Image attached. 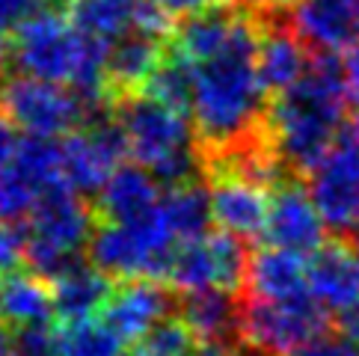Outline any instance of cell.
<instances>
[{"label":"cell","instance_id":"30bf717a","mask_svg":"<svg viewBox=\"0 0 359 356\" xmlns=\"http://www.w3.org/2000/svg\"><path fill=\"white\" fill-rule=\"evenodd\" d=\"M128 146L116 116H95L83 128L60 139V175L62 187L74 193H98L107 178L122 167Z\"/></svg>","mask_w":359,"mask_h":356},{"label":"cell","instance_id":"8fae6325","mask_svg":"<svg viewBox=\"0 0 359 356\" xmlns=\"http://www.w3.org/2000/svg\"><path fill=\"white\" fill-rule=\"evenodd\" d=\"M211 163L214 172L208 182V199H211L214 226L241 240L264 235L273 187L232 160H211Z\"/></svg>","mask_w":359,"mask_h":356},{"label":"cell","instance_id":"2e32d148","mask_svg":"<svg viewBox=\"0 0 359 356\" xmlns=\"http://www.w3.org/2000/svg\"><path fill=\"white\" fill-rule=\"evenodd\" d=\"M288 24L315 54H339L359 45V0H297Z\"/></svg>","mask_w":359,"mask_h":356},{"label":"cell","instance_id":"5b68a950","mask_svg":"<svg viewBox=\"0 0 359 356\" xmlns=\"http://www.w3.org/2000/svg\"><path fill=\"white\" fill-rule=\"evenodd\" d=\"M184 240L161 205L140 220L101 223L89 244V259L107 276L119 279H163L175 249Z\"/></svg>","mask_w":359,"mask_h":356},{"label":"cell","instance_id":"f35d334b","mask_svg":"<svg viewBox=\"0 0 359 356\" xmlns=\"http://www.w3.org/2000/svg\"><path fill=\"white\" fill-rule=\"evenodd\" d=\"M348 134L356 139V143H359V116H353V122L348 125Z\"/></svg>","mask_w":359,"mask_h":356},{"label":"cell","instance_id":"ffe728a7","mask_svg":"<svg viewBox=\"0 0 359 356\" xmlns=\"http://www.w3.org/2000/svg\"><path fill=\"white\" fill-rule=\"evenodd\" d=\"M312 48L306 45L297 30L279 18H262L259 36V71L271 95H279L297 83L312 66Z\"/></svg>","mask_w":359,"mask_h":356},{"label":"cell","instance_id":"ba28073f","mask_svg":"<svg viewBox=\"0 0 359 356\" xmlns=\"http://www.w3.org/2000/svg\"><path fill=\"white\" fill-rule=\"evenodd\" d=\"M327 309L309 294L297 300H247L238 336L255 356H294L327 329Z\"/></svg>","mask_w":359,"mask_h":356},{"label":"cell","instance_id":"44dd1931","mask_svg":"<svg viewBox=\"0 0 359 356\" xmlns=\"http://www.w3.org/2000/svg\"><path fill=\"white\" fill-rule=\"evenodd\" d=\"M247 285L252 300H297L309 297V261L300 252L271 247L252 252L247 264Z\"/></svg>","mask_w":359,"mask_h":356},{"label":"cell","instance_id":"83f0119b","mask_svg":"<svg viewBox=\"0 0 359 356\" xmlns=\"http://www.w3.org/2000/svg\"><path fill=\"white\" fill-rule=\"evenodd\" d=\"M21 261H27V238L18 223L0 220V276L18 273Z\"/></svg>","mask_w":359,"mask_h":356},{"label":"cell","instance_id":"d6a6232c","mask_svg":"<svg viewBox=\"0 0 359 356\" xmlns=\"http://www.w3.org/2000/svg\"><path fill=\"white\" fill-rule=\"evenodd\" d=\"M21 139H24V134L4 116V113H0V172L15 160L18 149H21Z\"/></svg>","mask_w":359,"mask_h":356},{"label":"cell","instance_id":"4316f807","mask_svg":"<svg viewBox=\"0 0 359 356\" xmlns=\"http://www.w3.org/2000/svg\"><path fill=\"white\" fill-rule=\"evenodd\" d=\"M199 341L182 321H163L146 341L137 345V356H194Z\"/></svg>","mask_w":359,"mask_h":356},{"label":"cell","instance_id":"d590c367","mask_svg":"<svg viewBox=\"0 0 359 356\" xmlns=\"http://www.w3.org/2000/svg\"><path fill=\"white\" fill-rule=\"evenodd\" d=\"M341 336H348L359 348V306H353L351 312L341 315Z\"/></svg>","mask_w":359,"mask_h":356},{"label":"cell","instance_id":"8992f818","mask_svg":"<svg viewBox=\"0 0 359 356\" xmlns=\"http://www.w3.org/2000/svg\"><path fill=\"white\" fill-rule=\"evenodd\" d=\"M101 104L74 86L42 81L33 74H9L0 81V113L24 137L62 139L101 116Z\"/></svg>","mask_w":359,"mask_h":356},{"label":"cell","instance_id":"4dcf8cb0","mask_svg":"<svg viewBox=\"0 0 359 356\" xmlns=\"http://www.w3.org/2000/svg\"><path fill=\"white\" fill-rule=\"evenodd\" d=\"M294 356H359V348L348 336H320L312 345H306L303 350H297Z\"/></svg>","mask_w":359,"mask_h":356},{"label":"cell","instance_id":"9c48e42d","mask_svg":"<svg viewBox=\"0 0 359 356\" xmlns=\"http://www.w3.org/2000/svg\"><path fill=\"white\" fill-rule=\"evenodd\" d=\"M247 249L243 240L214 228L184 240L166 267V282L182 294L194 291H235L247 279Z\"/></svg>","mask_w":359,"mask_h":356},{"label":"cell","instance_id":"9a60e30c","mask_svg":"<svg viewBox=\"0 0 359 356\" xmlns=\"http://www.w3.org/2000/svg\"><path fill=\"white\" fill-rule=\"evenodd\" d=\"M324 232H327V223L320 217L309 187L282 178L271 193L264 240L271 247L312 256L315 249L324 247Z\"/></svg>","mask_w":359,"mask_h":356},{"label":"cell","instance_id":"484cf974","mask_svg":"<svg viewBox=\"0 0 359 356\" xmlns=\"http://www.w3.org/2000/svg\"><path fill=\"white\" fill-rule=\"evenodd\" d=\"M57 341H60V356H122V345H125L107 327L104 317L101 321L86 317V321L62 324Z\"/></svg>","mask_w":359,"mask_h":356},{"label":"cell","instance_id":"8d00e7d4","mask_svg":"<svg viewBox=\"0 0 359 356\" xmlns=\"http://www.w3.org/2000/svg\"><path fill=\"white\" fill-rule=\"evenodd\" d=\"M0 356H15V338L0 327Z\"/></svg>","mask_w":359,"mask_h":356},{"label":"cell","instance_id":"d4e9b609","mask_svg":"<svg viewBox=\"0 0 359 356\" xmlns=\"http://www.w3.org/2000/svg\"><path fill=\"white\" fill-rule=\"evenodd\" d=\"M178 321L196 341H229L241 329V309L232 291H194L184 294Z\"/></svg>","mask_w":359,"mask_h":356},{"label":"cell","instance_id":"1f68e13d","mask_svg":"<svg viewBox=\"0 0 359 356\" xmlns=\"http://www.w3.org/2000/svg\"><path fill=\"white\" fill-rule=\"evenodd\" d=\"M161 12L170 21H184L190 15H199V12H208V9H217L223 6V0H151Z\"/></svg>","mask_w":359,"mask_h":356},{"label":"cell","instance_id":"74e56055","mask_svg":"<svg viewBox=\"0 0 359 356\" xmlns=\"http://www.w3.org/2000/svg\"><path fill=\"white\" fill-rule=\"evenodd\" d=\"M6 62H12V48L6 42V36H0V71L6 69Z\"/></svg>","mask_w":359,"mask_h":356},{"label":"cell","instance_id":"ab89813d","mask_svg":"<svg viewBox=\"0 0 359 356\" xmlns=\"http://www.w3.org/2000/svg\"><path fill=\"white\" fill-rule=\"evenodd\" d=\"M353 249H356V256H359V228L353 232Z\"/></svg>","mask_w":359,"mask_h":356},{"label":"cell","instance_id":"3957f363","mask_svg":"<svg viewBox=\"0 0 359 356\" xmlns=\"http://www.w3.org/2000/svg\"><path fill=\"white\" fill-rule=\"evenodd\" d=\"M9 48L18 74L74 86L101 107L113 101L107 93V45L81 33L66 9H39L9 39Z\"/></svg>","mask_w":359,"mask_h":356},{"label":"cell","instance_id":"277c9868","mask_svg":"<svg viewBox=\"0 0 359 356\" xmlns=\"http://www.w3.org/2000/svg\"><path fill=\"white\" fill-rule=\"evenodd\" d=\"M116 122L134 163L166 187L194 182L202 143L187 110L151 93H134L116 101Z\"/></svg>","mask_w":359,"mask_h":356},{"label":"cell","instance_id":"52a82bcc","mask_svg":"<svg viewBox=\"0 0 359 356\" xmlns=\"http://www.w3.org/2000/svg\"><path fill=\"white\" fill-rule=\"evenodd\" d=\"M21 228L27 238V264L33 273L54 279L78 261L83 249H89L95 235V214L81 193L57 187L33 208Z\"/></svg>","mask_w":359,"mask_h":356},{"label":"cell","instance_id":"e0dca14e","mask_svg":"<svg viewBox=\"0 0 359 356\" xmlns=\"http://www.w3.org/2000/svg\"><path fill=\"white\" fill-rule=\"evenodd\" d=\"M170 297L155 279H125L113 288L104 306V321L125 345H140L155 329L170 321Z\"/></svg>","mask_w":359,"mask_h":356},{"label":"cell","instance_id":"6da1fadb","mask_svg":"<svg viewBox=\"0 0 359 356\" xmlns=\"http://www.w3.org/2000/svg\"><path fill=\"white\" fill-rule=\"evenodd\" d=\"M262 18L247 12L217 54L184 62L190 71L187 116L211 158L232 155L264 137L271 93L259 71Z\"/></svg>","mask_w":359,"mask_h":356},{"label":"cell","instance_id":"e575fe53","mask_svg":"<svg viewBox=\"0 0 359 356\" xmlns=\"http://www.w3.org/2000/svg\"><path fill=\"white\" fill-rule=\"evenodd\" d=\"M235 4L259 18H279V15H285L297 0H235Z\"/></svg>","mask_w":359,"mask_h":356},{"label":"cell","instance_id":"7a4b0ae2","mask_svg":"<svg viewBox=\"0 0 359 356\" xmlns=\"http://www.w3.org/2000/svg\"><path fill=\"white\" fill-rule=\"evenodd\" d=\"M344 71L332 54H315L309 71L285 93L271 98L264 137L285 172L309 175L339 143L348 113Z\"/></svg>","mask_w":359,"mask_h":356},{"label":"cell","instance_id":"4fadbf2b","mask_svg":"<svg viewBox=\"0 0 359 356\" xmlns=\"http://www.w3.org/2000/svg\"><path fill=\"white\" fill-rule=\"evenodd\" d=\"M309 193L327 228L353 235L359 228V143L348 134L306 175Z\"/></svg>","mask_w":359,"mask_h":356},{"label":"cell","instance_id":"f546056e","mask_svg":"<svg viewBox=\"0 0 359 356\" xmlns=\"http://www.w3.org/2000/svg\"><path fill=\"white\" fill-rule=\"evenodd\" d=\"M39 9L45 0H0V36H15Z\"/></svg>","mask_w":359,"mask_h":356},{"label":"cell","instance_id":"f1b7e54d","mask_svg":"<svg viewBox=\"0 0 359 356\" xmlns=\"http://www.w3.org/2000/svg\"><path fill=\"white\" fill-rule=\"evenodd\" d=\"M15 356H60V341L50 327L15 329Z\"/></svg>","mask_w":359,"mask_h":356},{"label":"cell","instance_id":"7402d4cb","mask_svg":"<svg viewBox=\"0 0 359 356\" xmlns=\"http://www.w3.org/2000/svg\"><path fill=\"white\" fill-rule=\"evenodd\" d=\"M98 214L104 223H128L151 214L163 199V182L140 163H122L98 190Z\"/></svg>","mask_w":359,"mask_h":356},{"label":"cell","instance_id":"5bb4252c","mask_svg":"<svg viewBox=\"0 0 359 356\" xmlns=\"http://www.w3.org/2000/svg\"><path fill=\"white\" fill-rule=\"evenodd\" d=\"M66 15L89 39L113 45L134 30H146L170 39L175 21H170L151 0H69Z\"/></svg>","mask_w":359,"mask_h":356},{"label":"cell","instance_id":"603a6c76","mask_svg":"<svg viewBox=\"0 0 359 356\" xmlns=\"http://www.w3.org/2000/svg\"><path fill=\"white\" fill-rule=\"evenodd\" d=\"M50 288H54V306L57 315L62 317V324L95 317V312H104L113 294L110 276L93 261L69 264L66 271H60L50 279Z\"/></svg>","mask_w":359,"mask_h":356},{"label":"cell","instance_id":"ac0fdd59","mask_svg":"<svg viewBox=\"0 0 359 356\" xmlns=\"http://www.w3.org/2000/svg\"><path fill=\"white\" fill-rule=\"evenodd\" d=\"M166 42L163 36L134 30L107 45V93L110 98H125L134 93L149 89L155 71L166 60Z\"/></svg>","mask_w":359,"mask_h":356},{"label":"cell","instance_id":"d6986e66","mask_svg":"<svg viewBox=\"0 0 359 356\" xmlns=\"http://www.w3.org/2000/svg\"><path fill=\"white\" fill-rule=\"evenodd\" d=\"M309 291L327 312L359 306V256L341 240H330L309 256Z\"/></svg>","mask_w":359,"mask_h":356},{"label":"cell","instance_id":"836d02e7","mask_svg":"<svg viewBox=\"0 0 359 356\" xmlns=\"http://www.w3.org/2000/svg\"><path fill=\"white\" fill-rule=\"evenodd\" d=\"M344 71V89H348V101L359 110V45H353L341 62Z\"/></svg>","mask_w":359,"mask_h":356},{"label":"cell","instance_id":"7c38bea8","mask_svg":"<svg viewBox=\"0 0 359 356\" xmlns=\"http://www.w3.org/2000/svg\"><path fill=\"white\" fill-rule=\"evenodd\" d=\"M57 187H62L60 139L24 137L15 160L0 172V220L24 223Z\"/></svg>","mask_w":359,"mask_h":356},{"label":"cell","instance_id":"cb8c5ba5","mask_svg":"<svg viewBox=\"0 0 359 356\" xmlns=\"http://www.w3.org/2000/svg\"><path fill=\"white\" fill-rule=\"evenodd\" d=\"M57 315L50 279L39 273H12L0 282V317L15 329L48 327Z\"/></svg>","mask_w":359,"mask_h":356}]
</instances>
